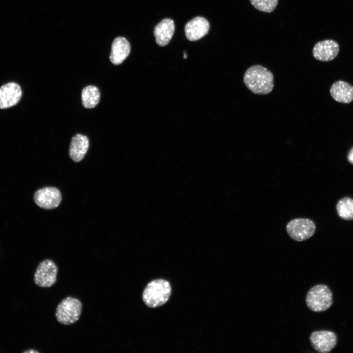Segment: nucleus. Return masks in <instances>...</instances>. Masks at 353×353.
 Listing matches in <instances>:
<instances>
[{
    "label": "nucleus",
    "instance_id": "13",
    "mask_svg": "<svg viewBox=\"0 0 353 353\" xmlns=\"http://www.w3.org/2000/svg\"><path fill=\"white\" fill-rule=\"evenodd\" d=\"M175 28L174 22L171 19L166 18L159 22L153 31L157 44L161 47L168 44L173 36Z\"/></svg>",
    "mask_w": 353,
    "mask_h": 353
},
{
    "label": "nucleus",
    "instance_id": "16",
    "mask_svg": "<svg viewBox=\"0 0 353 353\" xmlns=\"http://www.w3.org/2000/svg\"><path fill=\"white\" fill-rule=\"evenodd\" d=\"M100 97V91L96 86H87L82 91V104L86 108H94L98 104Z\"/></svg>",
    "mask_w": 353,
    "mask_h": 353
},
{
    "label": "nucleus",
    "instance_id": "6",
    "mask_svg": "<svg viewBox=\"0 0 353 353\" xmlns=\"http://www.w3.org/2000/svg\"><path fill=\"white\" fill-rule=\"evenodd\" d=\"M57 273L58 267L55 262L45 259L39 263L35 271L34 283L40 287H50L55 283Z\"/></svg>",
    "mask_w": 353,
    "mask_h": 353
},
{
    "label": "nucleus",
    "instance_id": "7",
    "mask_svg": "<svg viewBox=\"0 0 353 353\" xmlns=\"http://www.w3.org/2000/svg\"><path fill=\"white\" fill-rule=\"evenodd\" d=\"M311 346L320 353H328L332 351L337 342L335 333L329 330L312 332L309 337Z\"/></svg>",
    "mask_w": 353,
    "mask_h": 353
},
{
    "label": "nucleus",
    "instance_id": "3",
    "mask_svg": "<svg viewBox=\"0 0 353 353\" xmlns=\"http://www.w3.org/2000/svg\"><path fill=\"white\" fill-rule=\"evenodd\" d=\"M305 302L308 308L312 311H326L333 303L332 292L326 285H316L308 291Z\"/></svg>",
    "mask_w": 353,
    "mask_h": 353
},
{
    "label": "nucleus",
    "instance_id": "8",
    "mask_svg": "<svg viewBox=\"0 0 353 353\" xmlns=\"http://www.w3.org/2000/svg\"><path fill=\"white\" fill-rule=\"evenodd\" d=\"M33 199L35 203L40 207L51 209L59 205L62 197L60 192L56 188L46 187L36 191Z\"/></svg>",
    "mask_w": 353,
    "mask_h": 353
},
{
    "label": "nucleus",
    "instance_id": "11",
    "mask_svg": "<svg viewBox=\"0 0 353 353\" xmlns=\"http://www.w3.org/2000/svg\"><path fill=\"white\" fill-rule=\"evenodd\" d=\"M209 24L202 17H196L185 25L184 30L187 39L191 41H197L204 36L208 32Z\"/></svg>",
    "mask_w": 353,
    "mask_h": 353
},
{
    "label": "nucleus",
    "instance_id": "1",
    "mask_svg": "<svg viewBox=\"0 0 353 353\" xmlns=\"http://www.w3.org/2000/svg\"><path fill=\"white\" fill-rule=\"evenodd\" d=\"M243 81L251 92L258 95L270 93L274 86L273 73L260 65L249 67L244 74Z\"/></svg>",
    "mask_w": 353,
    "mask_h": 353
},
{
    "label": "nucleus",
    "instance_id": "4",
    "mask_svg": "<svg viewBox=\"0 0 353 353\" xmlns=\"http://www.w3.org/2000/svg\"><path fill=\"white\" fill-rule=\"evenodd\" d=\"M82 304L79 300L72 297H67L58 304L55 316L58 323L64 325H70L76 322L82 312Z\"/></svg>",
    "mask_w": 353,
    "mask_h": 353
},
{
    "label": "nucleus",
    "instance_id": "9",
    "mask_svg": "<svg viewBox=\"0 0 353 353\" xmlns=\"http://www.w3.org/2000/svg\"><path fill=\"white\" fill-rule=\"evenodd\" d=\"M339 50L338 44L333 40H325L317 43L312 50L314 57L320 61L328 62L334 59Z\"/></svg>",
    "mask_w": 353,
    "mask_h": 353
},
{
    "label": "nucleus",
    "instance_id": "19",
    "mask_svg": "<svg viewBox=\"0 0 353 353\" xmlns=\"http://www.w3.org/2000/svg\"><path fill=\"white\" fill-rule=\"evenodd\" d=\"M347 158L349 162L353 164V148L349 151Z\"/></svg>",
    "mask_w": 353,
    "mask_h": 353
},
{
    "label": "nucleus",
    "instance_id": "12",
    "mask_svg": "<svg viewBox=\"0 0 353 353\" xmlns=\"http://www.w3.org/2000/svg\"><path fill=\"white\" fill-rule=\"evenodd\" d=\"M130 51V46L127 40L122 36L115 38L111 45L109 59L114 65H119L128 57Z\"/></svg>",
    "mask_w": 353,
    "mask_h": 353
},
{
    "label": "nucleus",
    "instance_id": "14",
    "mask_svg": "<svg viewBox=\"0 0 353 353\" xmlns=\"http://www.w3.org/2000/svg\"><path fill=\"white\" fill-rule=\"evenodd\" d=\"M89 141L87 136L76 134L72 137L69 149L70 158L75 162L80 161L88 150Z\"/></svg>",
    "mask_w": 353,
    "mask_h": 353
},
{
    "label": "nucleus",
    "instance_id": "20",
    "mask_svg": "<svg viewBox=\"0 0 353 353\" xmlns=\"http://www.w3.org/2000/svg\"><path fill=\"white\" fill-rule=\"evenodd\" d=\"M24 353H38L39 352L37 351L34 350L33 349H32V350L30 349L29 350L25 351Z\"/></svg>",
    "mask_w": 353,
    "mask_h": 353
},
{
    "label": "nucleus",
    "instance_id": "17",
    "mask_svg": "<svg viewBox=\"0 0 353 353\" xmlns=\"http://www.w3.org/2000/svg\"><path fill=\"white\" fill-rule=\"evenodd\" d=\"M336 210L338 215L342 219L353 220V199L345 197L340 200L337 203Z\"/></svg>",
    "mask_w": 353,
    "mask_h": 353
},
{
    "label": "nucleus",
    "instance_id": "18",
    "mask_svg": "<svg viewBox=\"0 0 353 353\" xmlns=\"http://www.w3.org/2000/svg\"><path fill=\"white\" fill-rule=\"evenodd\" d=\"M256 9L267 13L273 11L277 7L278 0H250Z\"/></svg>",
    "mask_w": 353,
    "mask_h": 353
},
{
    "label": "nucleus",
    "instance_id": "5",
    "mask_svg": "<svg viewBox=\"0 0 353 353\" xmlns=\"http://www.w3.org/2000/svg\"><path fill=\"white\" fill-rule=\"evenodd\" d=\"M286 231L293 240L301 242L312 237L316 231L314 222L307 218H296L286 225Z\"/></svg>",
    "mask_w": 353,
    "mask_h": 353
},
{
    "label": "nucleus",
    "instance_id": "10",
    "mask_svg": "<svg viewBox=\"0 0 353 353\" xmlns=\"http://www.w3.org/2000/svg\"><path fill=\"white\" fill-rule=\"evenodd\" d=\"M20 86L15 82H9L0 88V108L5 109L16 105L22 97Z\"/></svg>",
    "mask_w": 353,
    "mask_h": 353
},
{
    "label": "nucleus",
    "instance_id": "2",
    "mask_svg": "<svg viewBox=\"0 0 353 353\" xmlns=\"http://www.w3.org/2000/svg\"><path fill=\"white\" fill-rule=\"evenodd\" d=\"M171 294V287L169 282L163 279H157L148 284L143 293L142 298L147 306L156 308L165 304Z\"/></svg>",
    "mask_w": 353,
    "mask_h": 353
},
{
    "label": "nucleus",
    "instance_id": "15",
    "mask_svg": "<svg viewBox=\"0 0 353 353\" xmlns=\"http://www.w3.org/2000/svg\"><path fill=\"white\" fill-rule=\"evenodd\" d=\"M330 93L337 102L349 103L353 101V86L349 83L339 80L331 86Z\"/></svg>",
    "mask_w": 353,
    "mask_h": 353
},
{
    "label": "nucleus",
    "instance_id": "21",
    "mask_svg": "<svg viewBox=\"0 0 353 353\" xmlns=\"http://www.w3.org/2000/svg\"><path fill=\"white\" fill-rule=\"evenodd\" d=\"M187 57V54L185 52H184V58H186Z\"/></svg>",
    "mask_w": 353,
    "mask_h": 353
}]
</instances>
